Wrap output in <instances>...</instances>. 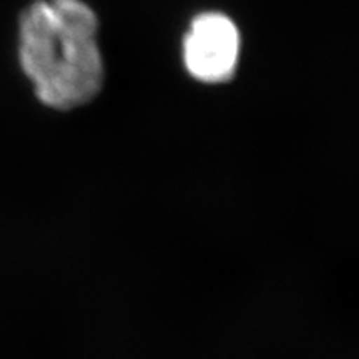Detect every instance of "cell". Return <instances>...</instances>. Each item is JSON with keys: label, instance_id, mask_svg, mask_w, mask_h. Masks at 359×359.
<instances>
[{"label": "cell", "instance_id": "7a4b0ae2", "mask_svg": "<svg viewBox=\"0 0 359 359\" xmlns=\"http://www.w3.org/2000/svg\"><path fill=\"white\" fill-rule=\"evenodd\" d=\"M240 57V34L226 15H198L183 42V58L191 77L200 82H226L235 74Z\"/></svg>", "mask_w": 359, "mask_h": 359}, {"label": "cell", "instance_id": "6da1fadb", "mask_svg": "<svg viewBox=\"0 0 359 359\" xmlns=\"http://www.w3.org/2000/svg\"><path fill=\"white\" fill-rule=\"evenodd\" d=\"M95 12L82 0H40L20 17L19 57L39 100L70 110L93 100L105 70Z\"/></svg>", "mask_w": 359, "mask_h": 359}]
</instances>
